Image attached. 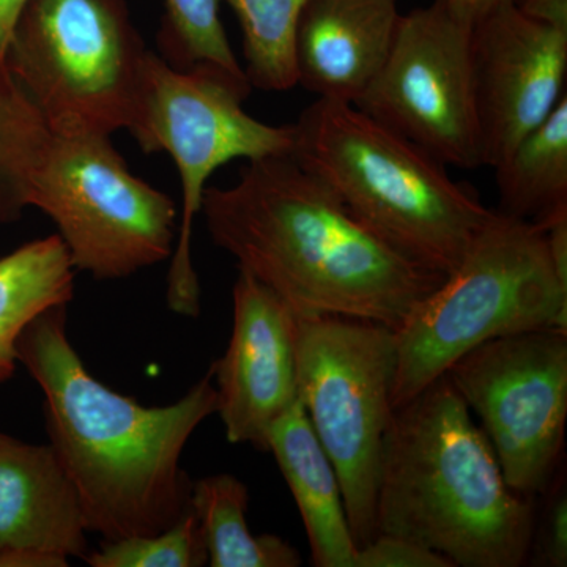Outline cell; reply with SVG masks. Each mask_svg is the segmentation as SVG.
I'll return each instance as SVG.
<instances>
[{
	"mask_svg": "<svg viewBox=\"0 0 567 567\" xmlns=\"http://www.w3.org/2000/svg\"><path fill=\"white\" fill-rule=\"evenodd\" d=\"M76 494L50 445L0 431V567H65L87 555Z\"/></svg>",
	"mask_w": 567,
	"mask_h": 567,
	"instance_id": "5bb4252c",
	"label": "cell"
},
{
	"mask_svg": "<svg viewBox=\"0 0 567 567\" xmlns=\"http://www.w3.org/2000/svg\"><path fill=\"white\" fill-rule=\"evenodd\" d=\"M522 13L567 31V0H513Z\"/></svg>",
	"mask_w": 567,
	"mask_h": 567,
	"instance_id": "484cf974",
	"label": "cell"
},
{
	"mask_svg": "<svg viewBox=\"0 0 567 567\" xmlns=\"http://www.w3.org/2000/svg\"><path fill=\"white\" fill-rule=\"evenodd\" d=\"M494 171L499 212L539 226L567 215V95Z\"/></svg>",
	"mask_w": 567,
	"mask_h": 567,
	"instance_id": "ac0fdd59",
	"label": "cell"
},
{
	"mask_svg": "<svg viewBox=\"0 0 567 567\" xmlns=\"http://www.w3.org/2000/svg\"><path fill=\"white\" fill-rule=\"evenodd\" d=\"M375 525L377 535L415 540L454 567L528 561L532 498L509 487L446 374L394 409L380 456Z\"/></svg>",
	"mask_w": 567,
	"mask_h": 567,
	"instance_id": "3957f363",
	"label": "cell"
},
{
	"mask_svg": "<svg viewBox=\"0 0 567 567\" xmlns=\"http://www.w3.org/2000/svg\"><path fill=\"white\" fill-rule=\"evenodd\" d=\"M74 268L58 234L0 257V385L17 372L22 331L73 298Z\"/></svg>",
	"mask_w": 567,
	"mask_h": 567,
	"instance_id": "e0dca14e",
	"label": "cell"
},
{
	"mask_svg": "<svg viewBox=\"0 0 567 567\" xmlns=\"http://www.w3.org/2000/svg\"><path fill=\"white\" fill-rule=\"evenodd\" d=\"M17 353L44 395L50 446L76 494L85 529L115 540L177 524L192 507L183 451L216 413L212 369L174 404L141 405L87 371L66 333V306L32 320Z\"/></svg>",
	"mask_w": 567,
	"mask_h": 567,
	"instance_id": "7a4b0ae2",
	"label": "cell"
},
{
	"mask_svg": "<svg viewBox=\"0 0 567 567\" xmlns=\"http://www.w3.org/2000/svg\"><path fill=\"white\" fill-rule=\"evenodd\" d=\"M475 20L447 0L401 14L393 47L358 110L446 166H484L472 37Z\"/></svg>",
	"mask_w": 567,
	"mask_h": 567,
	"instance_id": "8fae6325",
	"label": "cell"
},
{
	"mask_svg": "<svg viewBox=\"0 0 567 567\" xmlns=\"http://www.w3.org/2000/svg\"><path fill=\"white\" fill-rule=\"evenodd\" d=\"M51 137L50 125L0 61V224L18 221L29 207Z\"/></svg>",
	"mask_w": 567,
	"mask_h": 567,
	"instance_id": "ffe728a7",
	"label": "cell"
},
{
	"mask_svg": "<svg viewBox=\"0 0 567 567\" xmlns=\"http://www.w3.org/2000/svg\"><path fill=\"white\" fill-rule=\"evenodd\" d=\"M29 0H0V61L6 59L14 25Z\"/></svg>",
	"mask_w": 567,
	"mask_h": 567,
	"instance_id": "4316f807",
	"label": "cell"
},
{
	"mask_svg": "<svg viewBox=\"0 0 567 567\" xmlns=\"http://www.w3.org/2000/svg\"><path fill=\"white\" fill-rule=\"evenodd\" d=\"M447 2L456 6L457 9L466 11L473 20L483 17L488 10L494 9L498 3L505 2V0H447Z\"/></svg>",
	"mask_w": 567,
	"mask_h": 567,
	"instance_id": "83f0119b",
	"label": "cell"
},
{
	"mask_svg": "<svg viewBox=\"0 0 567 567\" xmlns=\"http://www.w3.org/2000/svg\"><path fill=\"white\" fill-rule=\"evenodd\" d=\"M229 346L212 364L216 413L234 445L267 451L268 434L298 401L297 316L248 271L234 284Z\"/></svg>",
	"mask_w": 567,
	"mask_h": 567,
	"instance_id": "4fadbf2b",
	"label": "cell"
},
{
	"mask_svg": "<svg viewBox=\"0 0 567 567\" xmlns=\"http://www.w3.org/2000/svg\"><path fill=\"white\" fill-rule=\"evenodd\" d=\"M533 548L537 550L539 565L548 567L567 566V495L566 486L555 484L550 503L544 513L539 532L533 536Z\"/></svg>",
	"mask_w": 567,
	"mask_h": 567,
	"instance_id": "d4e9b609",
	"label": "cell"
},
{
	"mask_svg": "<svg viewBox=\"0 0 567 567\" xmlns=\"http://www.w3.org/2000/svg\"><path fill=\"white\" fill-rule=\"evenodd\" d=\"M309 0H229L244 35L245 73L252 87L286 92L298 84L295 37Z\"/></svg>",
	"mask_w": 567,
	"mask_h": 567,
	"instance_id": "44dd1931",
	"label": "cell"
},
{
	"mask_svg": "<svg viewBox=\"0 0 567 567\" xmlns=\"http://www.w3.org/2000/svg\"><path fill=\"white\" fill-rule=\"evenodd\" d=\"M85 559L92 567H199L207 565L208 555L192 506L173 527L156 535L104 540Z\"/></svg>",
	"mask_w": 567,
	"mask_h": 567,
	"instance_id": "603a6c76",
	"label": "cell"
},
{
	"mask_svg": "<svg viewBox=\"0 0 567 567\" xmlns=\"http://www.w3.org/2000/svg\"><path fill=\"white\" fill-rule=\"evenodd\" d=\"M267 451L289 484L317 567H353L354 544L341 484L300 399L271 427Z\"/></svg>",
	"mask_w": 567,
	"mask_h": 567,
	"instance_id": "2e32d148",
	"label": "cell"
},
{
	"mask_svg": "<svg viewBox=\"0 0 567 567\" xmlns=\"http://www.w3.org/2000/svg\"><path fill=\"white\" fill-rule=\"evenodd\" d=\"M251 87L248 78L205 65L177 69L148 54L140 114L130 133L142 151L169 153L181 177V226L166 290L167 306L178 316L200 312L192 241L208 178L233 159L292 153V125H268L244 110Z\"/></svg>",
	"mask_w": 567,
	"mask_h": 567,
	"instance_id": "52a82bcc",
	"label": "cell"
},
{
	"mask_svg": "<svg viewBox=\"0 0 567 567\" xmlns=\"http://www.w3.org/2000/svg\"><path fill=\"white\" fill-rule=\"evenodd\" d=\"M353 567H454L439 551L406 537L379 533L357 548Z\"/></svg>",
	"mask_w": 567,
	"mask_h": 567,
	"instance_id": "cb8c5ba5",
	"label": "cell"
},
{
	"mask_svg": "<svg viewBox=\"0 0 567 567\" xmlns=\"http://www.w3.org/2000/svg\"><path fill=\"white\" fill-rule=\"evenodd\" d=\"M218 248L298 317L338 316L398 330L446 276L399 252L290 153L248 162L229 188H205Z\"/></svg>",
	"mask_w": 567,
	"mask_h": 567,
	"instance_id": "6da1fadb",
	"label": "cell"
},
{
	"mask_svg": "<svg viewBox=\"0 0 567 567\" xmlns=\"http://www.w3.org/2000/svg\"><path fill=\"white\" fill-rule=\"evenodd\" d=\"M399 20L398 0H309L295 37L298 84L317 99L357 103L382 70Z\"/></svg>",
	"mask_w": 567,
	"mask_h": 567,
	"instance_id": "9a60e30c",
	"label": "cell"
},
{
	"mask_svg": "<svg viewBox=\"0 0 567 567\" xmlns=\"http://www.w3.org/2000/svg\"><path fill=\"white\" fill-rule=\"evenodd\" d=\"M473 76L484 166H498L566 96L567 31L505 0L473 25Z\"/></svg>",
	"mask_w": 567,
	"mask_h": 567,
	"instance_id": "7c38bea8",
	"label": "cell"
},
{
	"mask_svg": "<svg viewBox=\"0 0 567 567\" xmlns=\"http://www.w3.org/2000/svg\"><path fill=\"white\" fill-rule=\"evenodd\" d=\"M248 487L221 473L193 483L192 506L203 529L212 567H298L301 555L282 537L252 535Z\"/></svg>",
	"mask_w": 567,
	"mask_h": 567,
	"instance_id": "d6986e66",
	"label": "cell"
},
{
	"mask_svg": "<svg viewBox=\"0 0 567 567\" xmlns=\"http://www.w3.org/2000/svg\"><path fill=\"white\" fill-rule=\"evenodd\" d=\"M166 21L162 47L171 65L192 69L205 65L246 76L235 58L221 21V0H164ZM166 61V59H164ZM249 81V80H248Z\"/></svg>",
	"mask_w": 567,
	"mask_h": 567,
	"instance_id": "7402d4cb",
	"label": "cell"
},
{
	"mask_svg": "<svg viewBox=\"0 0 567 567\" xmlns=\"http://www.w3.org/2000/svg\"><path fill=\"white\" fill-rule=\"evenodd\" d=\"M398 369L395 330L338 316H297L298 399L330 457L357 547L377 536L380 456Z\"/></svg>",
	"mask_w": 567,
	"mask_h": 567,
	"instance_id": "ba28073f",
	"label": "cell"
},
{
	"mask_svg": "<svg viewBox=\"0 0 567 567\" xmlns=\"http://www.w3.org/2000/svg\"><path fill=\"white\" fill-rule=\"evenodd\" d=\"M480 417L507 484L546 494L565 445L567 330L540 328L484 342L446 372Z\"/></svg>",
	"mask_w": 567,
	"mask_h": 567,
	"instance_id": "30bf717a",
	"label": "cell"
},
{
	"mask_svg": "<svg viewBox=\"0 0 567 567\" xmlns=\"http://www.w3.org/2000/svg\"><path fill=\"white\" fill-rule=\"evenodd\" d=\"M290 155L386 244L447 276L491 219L446 164L352 103L317 99L292 123Z\"/></svg>",
	"mask_w": 567,
	"mask_h": 567,
	"instance_id": "277c9868",
	"label": "cell"
},
{
	"mask_svg": "<svg viewBox=\"0 0 567 567\" xmlns=\"http://www.w3.org/2000/svg\"><path fill=\"white\" fill-rule=\"evenodd\" d=\"M29 207L50 216L74 271L128 278L171 259L178 212L126 167L110 137L52 133Z\"/></svg>",
	"mask_w": 567,
	"mask_h": 567,
	"instance_id": "9c48e42d",
	"label": "cell"
},
{
	"mask_svg": "<svg viewBox=\"0 0 567 567\" xmlns=\"http://www.w3.org/2000/svg\"><path fill=\"white\" fill-rule=\"evenodd\" d=\"M151 51L125 0H29L6 62L52 133L132 132Z\"/></svg>",
	"mask_w": 567,
	"mask_h": 567,
	"instance_id": "8992f818",
	"label": "cell"
},
{
	"mask_svg": "<svg viewBox=\"0 0 567 567\" xmlns=\"http://www.w3.org/2000/svg\"><path fill=\"white\" fill-rule=\"evenodd\" d=\"M567 330V282L539 224L492 213L464 259L395 330L394 409L484 342Z\"/></svg>",
	"mask_w": 567,
	"mask_h": 567,
	"instance_id": "5b68a950",
	"label": "cell"
}]
</instances>
